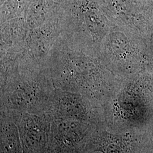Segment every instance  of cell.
Instances as JSON below:
<instances>
[{"mask_svg": "<svg viewBox=\"0 0 153 153\" xmlns=\"http://www.w3.org/2000/svg\"><path fill=\"white\" fill-rule=\"evenodd\" d=\"M31 0H6L1 5V16L4 18L18 16L26 13Z\"/></svg>", "mask_w": 153, "mask_h": 153, "instance_id": "3", "label": "cell"}, {"mask_svg": "<svg viewBox=\"0 0 153 153\" xmlns=\"http://www.w3.org/2000/svg\"><path fill=\"white\" fill-rule=\"evenodd\" d=\"M95 151L102 153H130V138L126 135L102 132L94 139Z\"/></svg>", "mask_w": 153, "mask_h": 153, "instance_id": "1", "label": "cell"}, {"mask_svg": "<svg viewBox=\"0 0 153 153\" xmlns=\"http://www.w3.org/2000/svg\"><path fill=\"white\" fill-rule=\"evenodd\" d=\"M6 0H1V5H2L4 2H5Z\"/></svg>", "mask_w": 153, "mask_h": 153, "instance_id": "4", "label": "cell"}, {"mask_svg": "<svg viewBox=\"0 0 153 153\" xmlns=\"http://www.w3.org/2000/svg\"><path fill=\"white\" fill-rule=\"evenodd\" d=\"M85 128L76 121H62L56 127V134L60 141L68 143L78 142L83 137Z\"/></svg>", "mask_w": 153, "mask_h": 153, "instance_id": "2", "label": "cell"}]
</instances>
